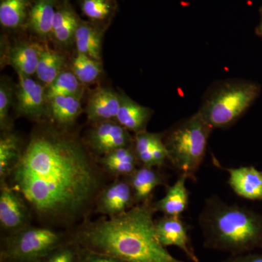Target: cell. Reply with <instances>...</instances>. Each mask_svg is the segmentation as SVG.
I'll return each instance as SVG.
<instances>
[{
	"label": "cell",
	"instance_id": "603a6c76",
	"mask_svg": "<svg viewBox=\"0 0 262 262\" xmlns=\"http://www.w3.org/2000/svg\"><path fill=\"white\" fill-rule=\"evenodd\" d=\"M95 26L81 21L76 30L75 42L77 53L87 55L97 61L101 60L102 35Z\"/></svg>",
	"mask_w": 262,
	"mask_h": 262
},
{
	"label": "cell",
	"instance_id": "3957f363",
	"mask_svg": "<svg viewBox=\"0 0 262 262\" xmlns=\"http://www.w3.org/2000/svg\"><path fill=\"white\" fill-rule=\"evenodd\" d=\"M203 244L208 249L243 254L262 250V216L219 196L207 198L199 216Z\"/></svg>",
	"mask_w": 262,
	"mask_h": 262
},
{
	"label": "cell",
	"instance_id": "8992f818",
	"mask_svg": "<svg viewBox=\"0 0 262 262\" xmlns=\"http://www.w3.org/2000/svg\"><path fill=\"white\" fill-rule=\"evenodd\" d=\"M70 241L67 230L31 225L16 233L2 237L0 262H41Z\"/></svg>",
	"mask_w": 262,
	"mask_h": 262
},
{
	"label": "cell",
	"instance_id": "7a4b0ae2",
	"mask_svg": "<svg viewBox=\"0 0 262 262\" xmlns=\"http://www.w3.org/2000/svg\"><path fill=\"white\" fill-rule=\"evenodd\" d=\"M151 200L115 217L87 220L68 231L71 241L94 252L127 262H186L160 244Z\"/></svg>",
	"mask_w": 262,
	"mask_h": 262
},
{
	"label": "cell",
	"instance_id": "d4e9b609",
	"mask_svg": "<svg viewBox=\"0 0 262 262\" xmlns=\"http://www.w3.org/2000/svg\"><path fill=\"white\" fill-rule=\"evenodd\" d=\"M28 0H2L0 24L7 29L18 28L28 18Z\"/></svg>",
	"mask_w": 262,
	"mask_h": 262
},
{
	"label": "cell",
	"instance_id": "ffe728a7",
	"mask_svg": "<svg viewBox=\"0 0 262 262\" xmlns=\"http://www.w3.org/2000/svg\"><path fill=\"white\" fill-rule=\"evenodd\" d=\"M80 20L68 4L57 8L51 36L61 46H68L75 40L76 30Z\"/></svg>",
	"mask_w": 262,
	"mask_h": 262
},
{
	"label": "cell",
	"instance_id": "cb8c5ba5",
	"mask_svg": "<svg viewBox=\"0 0 262 262\" xmlns=\"http://www.w3.org/2000/svg\"><path fill=\"white\" fill-rule=\"evenodd\" d=\"M39 53L37 44L20 43L10 51V64L14 67L17 73L27 76L36 75Z\"/></svg>",
	"mask_w": 262,
	"mask_h": 262
},
{
	"label": "cell",
	"instance_id": "e0dca14e",
	"mask_svg": "<svg viewBox=\"0 0 262 262\" xmlns=\"http://www.w3.org/2000/svg\"><path fill=\"white\" fill-rule=\"evenodd\" d=\"M187 179L185 176H179L173 185L167 188L165 195L153 203L155 211L165 215L181 216L189 204V193L186 186Z\"/></svg>",
	"mask_w": 262,
	"mask_h": 262
},
{
	"label": "cell",
	"instance_id": "484cf974",
	"mask_svg": "<svg viewBox=\"0 0 262 262\" xmlns=\"http://www.w3.org/2000/svg\"><path fill=\"white\" fill-rule=\"evenodd\" d=\"M82 83L73 72H63L46 89L47 101L57 96H77L82 94Z\"/></svg>",
	"mask_w": 262,
	"mask_h": 262
},
{
	"label": "cell",
	"instance_id": "8fae6325",
	"mask_svg": "<svg viewBox=\"0 0 262 262\" xmlns=\"http://www.w3.org/2000/svg\"><path fill=\"white\" fill-rule=\"evenodd\" d=\"M155 230L164 247L179 248L192 262H200L189 234V229L181 216L163 215L155 220Z\"/></svg>",
	"mask_w": 262,
	"mask_h": 262
},
{
	"label": "cell",
	"instance_id": "277c9868",
	"mask_svg": "<svg viewBox=\"0 0 262 262\" xmlns=\"http://www.w3.org/2000/svg\"><path fill=\"white\" fill-rule=\"evenodd\" d=\"M213 129L198 112L163 134L168 160L180 175L196 180Z\"/></svg>",
	"mask_w": 262,
	"mask_h": 262
},
{
	"label": "cell",
	"instance_id": "d6986e66",
	"mask_svg": "<svg viewBox=\"0 0 262 262\" xmlns=\"http://www.w3.org/2000/svg\"><path fill=\"white\" fill-rule=\"evenodd\" d=\"M56 0H37L29 10V28L39 37L51 36L56 14Z\"/></svg>",
	"mask_w": 262,
	"mask_h": 262
},
{
	"label": "cell",
	"instance_id": "52a82bcc",
	"mask_svg": "<svg viewBox=\"0 0 262 262\" xmlns=\"http://www.w3.org/2000/svg\"><path fill=\"white\" fill-rule=\"evenodd\" d=\"M32 212L22 194L8 184L0 183V229L3 236L32 225Z\"/></svg>",
	"mask_w": 262,
	"mask_h": 262
},
{
	"label": "cell",
	"instance_id": "9a60e30c",
	"mask_svg": "<svg viewBox=\"0 0 262 262\" xmlns=\"http://www.w3.org/2000/svg\"><path fill=\"white\" fill-rule=\"evenodd\" d=\"M153 111L131 99L127 95H120V106L116 121L134 134L146 130Z\"/></svg>",
	"mask_w": 262,
	"mask_h": 262
},
{
	"label": "cell",
	"instance_id": "ba28073f",
	"mask_svg": "<svg viewBox=\"0 0 262 262\" xmlns=\"http://www.w3.org/2000/svg\"><path fill=\"white\" fill-rule=\"evenodd\" d=\"M135 206V198L128 179H115L100 191L95 202L94 212L106 217H115Z\"/></svg>",
	"mask_w": 262,
	"mask_h": 262
},
{
	"label": "cell",
	"instance_id": "2e32d148",
	"mask_svg": "<svg viewBox=\"0 0 262 262\" xmlns=\"http://www.w3.org/2000/svg\"><path fill=\"white\" fill-rule=\"evenodd\" d=\"M82 113L81 97L57 96L48 101V116L63 130L73 125Z\"/></svg>",
	"mask_w": 262,
	"mask_h": 262
},
{
	"label": "cell",
	"instance_id": "4fadbf2b",
	"mask_svg": "<svg viewBox=\"0 0 262 262\" xmlns=\"http://www.w3.org/2000/svg\"><path fill=\"white\" fill-rule=\"evenodd\" d=\"M98 162L103 172L115 179L128 178L141 166L134 145L110 151L100 157Z\"/></svg>",
	"mask_w": 262,
	"mask_h": 262
},
{
	"label": "cell",
	"instance_id": "7c38bea8",
	"mask_svg": "<svg viewBox=\"0 0 262 262\" xmlns=\"http://www.w3.org/2000/svg\"><path fill=\"white\" fill-rule=\"evenodd\" d=\"M225 169L229 174V186L237 195L250 201H262V171L252 166Z\"/></svg>",
	"mask_w": 262,
	"mask_h": 262
},
{
	"label": "cell",
	"instance_id": "5b68a950",
	"mask_svg": "<svg viewBox=\"0 0 262 262\" xmlns=\"http://www.w3.org/2000/svg\"><path fill=\"white\" fill-rule=\"evenodd\" d=\"M257 94V88L251 82L225 81L210 89L198 113L213 128H227L244 115Z\"/></svg>",
	"mask_w": 262,
	"mask_h": 262
},
{
	"label": "cell",
	"instance_id": "30bf717a",
	"mask_svg": "<svg viewBox=\"0 0 262 262\" xmlns=\"http://www.w3.org/2000/svg\"><path fill=\"white\" fill-rule=\"evenodd\" d=\"M16 89V112L20 116L40 120L48 116L46 89L29 76L18 73Z\"/></svg>",
	"mask_w": 262,
	"mask_h": 262
},
{
	"label": "cell",
	"instance_id": "44dd1931",
	"mask_svg": "<svg viewBox=\"0 0 262 262\" xmlns=\"http://www.w3.org/2000/svg\"><path fill=\"white\" fill-rule=\"evenodd\" d=\"M23 149L18 136L10 131L0 139V183L8 182L21 157Z\"/></svg>",
	"mask_w": 262,
	"mask_h": 262
},
{
	"label": "cell",
	"instance_id": "4dcf8cb0",
	"mask_svg": "<svg viewBox=\"0 0 262 262\" xmlns=\"http://www.w3.org/2000/svg\"><path fill=\"white\" fill-rule=\"evenodd\" d=\"M41 262H79L78 246L70 241L52 251Z\"/></svg>",
	"mask_w": 262,
	"mask_h": 262
},
{
	"label": "cell",
	"instance_id": "7402d4cb",
	"mask_svg": "<svg viewBox=\"0 0 262 262\" xmlns=\"http://www.w3.org/2000/svg\"><path fill=\"white\" fill-rule=\"evenodd\" d=\"M37 45L39 58L36 75L42 83L48 86L63 72L65 57L47 46Z\"/></svg>",
	"mask_w": 262,
	"mask_h": 262
},
{
	"label": "cell",
	"instance_id": "4316f807",
	"mask_svg": "<svg viewBox=\"0 0 262 262\" xmlns=\"http://www.w3.org/2000/svg\"><path fill=\"white\" fill-rule=\"evenodd\" d=\"M73 73L82 84H91L101 75V62L87 55L77 53L73 61Z\"/></svg>",
	"mask_w": 262,
	"mask_h": 262
},
{
	"label": "cell",
	"instance_id": "9c48e42d",
	"mask_svg": "<svg viewBox=\"0 0 262 262\" xmlns=\"http://www.w3.org/2000/svg\"><path fill=\"white\" fill-rule=\"evenodd\" d=\"M86 144L95 155L101 157L114 150L134 144L130 131L116 120L94 124L86 139Z\"/></svg>",
	"mask_w": 262,
	"mask_h": 262
},
{
	"label": "cell",
	"instance_id": "1f68e13d",
	"mask_svg": "<svg viewBox=\"0 0 262 262\" xmlns=\"http://www.w3.org/2000/svg\"><path fill=\"white\" fill-rule=\"evenodd\" d=\"M78 253L79 262H127L108 255L94 252L80 246H78Z\"/></svg>",
	"mask_w": 262,
	"mask_h": 262
},
{
	"label": "cell",
	"instance_id": "f1b7e54d",
	"mask_svg": "<svg viewBox=\"0 0 262 262\" xmlns=\"http://www.w3.org/2000/svg\"><path fill=\"white\" fill-rule=\"evenodd\" d=\"M80 6L82 13L93 20H106L114 10L111 0H82Z\"/></svg>",
	"mask_w": 262,
	"mask_h": 262
},
{
	"label": "cell",
	"instance_id": "836d02e7",
	"mask_svg": "<svg viewBox=\"0 0 262 262\" xmlns=\"http://www.w3.org/2000/svg\"><path fill=\"white\" fill-rule=\"evenodd\" d=\"M258 33H259L260 35L262 36V15H261V22H260L259 27L258 28Z\"/></svg>",
	"mask_w": 262,
	"mask_h": 262
},
{
	"label": "cell",
	"instance_id": "5bb4252c",
	"mask_svg": "<svg viewBox=\"0 0 262 262\" xmlns=\"http://www.w3.org/2000/svg\"><path fill=\"white\" fill-rule=\"evenodd\" d=\"M120 106V95L108 89L96 91L90 98L85 112L93 124L116 120Z\"/></svg>",
	"mask_w": 262,
	"mask_h": 262
},
{
	"label": "cell",
	"instance_id": "f546056e",
	"mask_svg": "<svg viewBox=\"0 0 262 262\" xmlns=\"http://www.w3.org/2000/svg\"><path fill=\"white\" fill-rule=\"evenodd\" d=\"M13 104V90L10 84L2 80L0 84V127L3 132L9 131V112Z\"/></svg>",
	"mask_w": 262,
	"mask_h": 262
},
{
	"label": "cell",
	"instance_id": "ac0fdd59",
	"mask_svg": "<svg viewBox=\"0 0 262 262\" xmlns=\"http://www.w3.org/2000/svg\"><path fill=\"white\" fill-rule=\"evenodd\" d=\"M136 205L151 200V193L158 186L165 185V179L158 168L141 165L128 177Z\"/></svg>",
	"mask_w": 262,
	"mask_h": 262
},
{
	"label": "cell",
	"instance_id": "d6a6232c",
	"mask_svg": "<svg viewBox=\"0 0 262 262\" xmlns=\"http://www.w3.org/2000/svg\"><path fill=\"white\" fill-rule=\"evenodd\" d=\"M222 262H262V251L230 255V256Z\"/></svg>",
	"mask_w": 262,
	"mask_h": 262
},
{
	"label": "cell",
	"instance_id": "6da1fadb",
	"mask_svg": "<svg viewBox=\"0 0 262 262\" xmlns=\"http://www.w3.org/2000/svg\"><path fill=\"white\" fill-rule=\"evenodd\" d=\"M103 174L81 141L46 127L33 133L8 182L41 225L70 230L89 220L105 186Z\"/></svg>",
	"mask_w": 262,
	"mask_h": 262
},
{
	"label": "cell",
	"instance_id": "83f0119b",
	"mask_svg": "<svg viewBox=\"0 0 262 262\" xmlns=\"http://www.w3.org/2000/svg\"><path fill=\"white\" fill-rule=\"evenodd\" d=\"M155 135V133H149L146 130L134 134L133 145L141 165L155 168L151 156V146Z\"/></svg>",
	"mask_w": 262,
	"mask_h": 262
}]
</instances>
